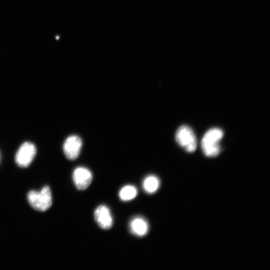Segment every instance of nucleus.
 <instances>
[{"label":"nucleus","mask_w":270,"mask_h":270,"mask_svg":"<svg viewBox=\"0 0 270 270\" xmlns=\"http://www.w3.org/2000/svg\"><path fill=\"white\" fill-rule=\"evenodd\" d=\"M72 178L76 188L80 190H84L90 184L92 175L87 168L80 166L74 170Z\"/></svg>","instance_id":"6"},{"label":"nucleus","mask_w":270,"mask_h":270,"mask_svg":"<svg viewBox=\"0 0 270 270\" xmlns=\"http://www.w3.org/2000/svg\"><path fill=\"white\" fill-rule=\"evenodd\" d=\"M138 194L136 188L132 185H127L122 187L119 192L118 196L120 199L124 202L130 201Z\"/></svg>","instance_id":"10"},{"label":"nucleus","mask_w":270,"mask_h":270,"mask_svg":"<svg viewBox=\"0 0 270 270\" xmlns=\"http://www.w3.org/2000/svg\"><path fill=\"white\" fill-rule=\"evenodd\" d=\"M36 152V148L32 143L24 142L16 153L15 156L16 163L21 167L28 166L34 158Z\"/></svg>","instance_id":"4"},{"label":"nucleus","mask_w":270,"mask_h":270,"mask_svg":"<svg viewBox=\"0 0 270 270\" xmlns=\"http://www.w3.org/2000/svg\"><path fill=\"white\" fill-rule=\"evenodd\" d=\"M176 140L188 152H194L196 149V137L192 129L187 126H182L178 129Z\"/></svg>","instance_id":"3"},{"label":"nucleus","mask_w":270,"mask_h":270,"mask_svg":"<svg viewBox=\"0 0 270 270\" xmlns=\"http://www.w3.org/2000/svg\"><path fill=\"white\" fill-rule=\"evenodd\" d=\"M160 185V181L158 177L154 175L147 176L143 180L142 188L148 194H152L156 192Z\"/></svg>","instance_id":"9"},{"label":"nucleus","mask_w":270,"mask_h":270,"mask_svg":"<svg viewBox=\"0 0 270 270\" xmlns=\"http://www.w3.org/2000/svg\"><path fill=\"white\" fill-rule=\"evenodd\" d=\"M82 146V141L77 136H68L63 145V150L66 156L69 160L76 158L80 152Z\"/></svg>","instance_id":"5"},{"label":"nucleus","mask_w":270,"mask_h":270,"mask_svg":"<svg viewBox=\"0 0 270 270\" xmlns=\"http://www.w3.org/2000/svg\"><path fill=\"white\" fill-rule=\"evenodd\" d=\"M130 229L133 234L139 237L144 236L148 231V224L143 218L135 217L130 222Z\"/></svg>","instance_id":"8"},{"label":"nucleus","mask_w":270,"mask_h":270,"mask_svg":"<svg viewBox=\"0 0 270 270\" xmlns=\"http://www.w3.org/2000/svg\"><path fill=\"white\" fill-rule=\"evenodd\" d=\"M27 198L30 205L38 211L46 210L52 204V194L48 186H44L40 192L30 191Z\"/></svg>","instance_id":"2"},{"label":"nucleus","mask_w":270,"mask_h":270,"mask_svg":"<svg viewBox=\"0 0 270 270\" xmlns=\"http://www.w3.org/2000/svg\"><path fill=\"white\" fill-rule=\"evenodd\" d=\"M94 217L96 222L102 229L108 230L112 226V217L106 206L100 205L97 207L94 212Z\"/></svg>","instance_id":"7"},{"label":"nucleus","mask_w":270,"mask_h":270,"mask_svg":"<svg viewBox=\"0 0 270 270\" xmlns=\"http://www.w3.org/2000/svg\"><path fill=\"white\" fill-rule=\"evenodd\" d=\"M223 132L219 128H212L206 132L202 142V148L204 154L208 157L217 156L220 152L219 144L223 136Z\"/></svg>","instance_id":"1"}]
</instances>
